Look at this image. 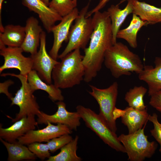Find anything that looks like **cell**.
I'll return each instance as SVG.
<instances>
[{
    "label": "cell",
    "mask_w": 161,
    "mask_h": 161,
    "mask_svg": "<svg viewBox=\"0 0 161 161\" xmlns=\"http://www.w3.org/2000/svg\"><path fill=\"white\" fill-rule=\"evenodd\" d=\"M93 31L90 43L84 50L82 62L83 80L91 81L101 69L106 50L113 45L111 21L107 11L95 12L92 17Z\"/></svg>",
    "instance_id": "6da1fadb"
},
{
    "label": "cell",
    "mask_w": 161,
    "mask_h": 161,
    "mask_svg": "<svg viewBox=\"0 0 161 161\" xmlns=\"http://www.w3.org/2000/svg\"><path fill=\"white\" fill-rule=\"evenodd\" d=\"M103 63L116 78L123 75H130L133 72L138 75L144 67L138 55L120 42H117L106 50Z\"/></svg>",
    "instance_id": "7a4b0ae2"
},
{
    "label": "cell",
    "mask_w": 161,
    "mask_h": 161,
    "mask_svg": "<svg viewBox=\"0 0 161 161\" xmlns=\"http://www.w3.org/2000/svg\"><path fill=\"white\" fill-rule=\"evenodd\" d=\"M83 58L80 49H77L61 59L52 72L54 84L62 89L72 88L79 84L83 80L85 74Z\"/></svg>",
    "instance_id": "3957f363"
},
{
    "label": "cell",
    "mask_w": 161,
    "mask_h": 161,
    "mask_svg": "<svg viewBox=\"0 0 161 161\" xmlns=\"http://www.w3.org/2000/svg\"><path fill=\"white\" fill-rule=\"evenodd\" d=\"M76 109L86 126L94 131L104 143L116 151L126 153L116 133L111 130L99 114L81 105L77 106Z\"/></svg>",
    "instance_id": "277c9868"
},
{
    "label": "cell",
    "mask_w": 161,
    "mask_h": 161,
    "mask_svg": "<svg viewBox=\"0 0 161 161\" xmlns=\"http://www.w3.org/2000/svg\"><path fill=\"white\" fill-rule=\"evenodd\" d=\"M144 127L134 132L128 134H121L118 138L127 153L130 161H143L151 158L155 153L157 144L150 142L144 134Z\"/></svg>",
    "instance_id": "5b68a950"
},
{
    "label": "cell",
    "mask_w": 161,
    "mask_h": 161,
    "mask_svg": "<svg viewBox=\"0 0 161 161\" xmlns=\"http://www.w3.org/2000/svg\"><path fill=\"white\" fill-rule=\"evenodd\" d=\"M89 5L82 9L75 20L69 32L68 43L64 50L58 55L61 59L67 54L77 49H84L93 31L92 18L86 17Z\"/></svg>",
    "instance_id": "8992f818"
},
{
    "label": "cell",
    "mask_w": 161,
    "mask_h": 161,
    "mask_svg": "<svg viewBox=\"0 0 161 161\" xmlns=\"http://www.w3.org/2000/svg\"><path fill=\"white\" fill-rule=\"evenodd\" d=\"M11 76L18 78L21 83V86L17 90L14 97L10 100L11 106L16 105L19 108V112L15 117L12 119V122H14L25 117L30 115H37L40 113L39 106L36 98L33 95L28 82L27 77L19 74L12 73L2 74L1 76Z\"/></svg>",
    "instance_id": "52a82bcc"
},
{
    "label": "cell",
    "mask_w": 161,
    "mask_h": 161,
    "mask_svg": "<svg viewBox=\"0 0 161 161\" xmlns=\"http://www.w3.org/2000/svg\"><path fill=\"white\" fill-rule=\"evenodd\" d=\"M89 86L92 90L88 92L98 103L99 114L111 130L116 133L117 127L113 113L116 108L118 95L117 82H114L108 87L104 89H99L90 85Z\"/></svg>",
    "instance_id": "ba28073f"
},
{
    "label": "cell",
    "mask_w": 161,
    "mask_h": 161,
    "mask_svg": "<svg viewBox=\"0 0 161 161\" xmlns=\"http://www.w3.org/2000/svg\"><path fill=\"white\" fill-rule=\"evenodd\" d=\"M0 49V55L4 60L3 65L0 67V73L5 69L14 68L18 69L21 75L27 77L32 69L33 63L31 57L24 56L21 47H6L1 42Z\"/></svg>",
    "instance_id": "9c48e42d"
},
{
    "label": "cell",
    "mask_w": 161,
    "mask_h": 161,
    "mask_svg": "<svg viewBox=\"0 0 161 161\" xmlns=\"http://www.w3.org/2000/svg\"><path fill=\"white\" fill-rule=\"evenodd\" d=\"M46 36L45 32L43 31L41 35L39 49L30 57L33 63L32 69L35 70L40 77L46 83L51 84L52 70L59 62L48 53L46 49Z\"/></svg>",
    "instance_id": "30bf717a"
},
{
    "label": "cell",
    "mask_w": 161,
    "mask_h": 161,
    "mask_svg": "<svg viewBox=\"0 0 161 161\" xmlns=\"http://www.w3.org/2000/svg\"><path fill=\"white\" fill-rule=\"evenodd\" d=\"M58 109L52 115L47 114L41 111L37 116L38 124H47V122L52 123L61 124L66 125L72 130L76 131L80 125L81 119L77 112H70L66 108V105L63 101H58L56 103Z\"/></svg>",
    "instance_id": "8fae6325"
},
{
    "label": "cell",
    "mask_w": 161,
    "mask_h": 161,
    "mask_svg": "<svg viewBox=\"0 0 161 161\" xmlns=\"http://www.w3.org/2000/svg\"><path fill=\"white\" fill-rule=\"evenodd\" d=\"M46 127L41 129L30 131L24 135L19 137L18 142L24 145L33 143L47 142L55 138L66 134H71L72 131L66 125L58 124L53 125L47 122Z\"/></svg>",
    "instance_id": "7c38bea8"
},
{
    "label": "cell",
    "mask_w": 161,
    "mask_h": 161,
    "mask_svg": "<svg viewBox=\"0 0 161 161\" xmlns=\"http://www.w3.org/2000/svg\"><path fill=\"white\" fill-rule=\"evenodd\" d=\"M79 13L78 9L75 8L70 13L63 17L59 23L52 28L51 32L53 34L54 40L49 54L54 59L57 60L58 58V52L63 42L68 41L71 27Z\"/></svg>",
    "instance_id": "4fadbf2b"
},
{
    "label": "cell",
    "mask_w": 161,
    "mask_h": 161,
    "mask_svg": "<svg viewBox=\"0 0 161 161\" xmlns=\"http://www.w3.org/2000/svg\"><path fill=\"white\" fill-rule=\"evenodd\" d=\"M35 116L31 115L22 117L7 128H3L1 124L0 138L10 143L17 141L19 137L30 131L35 129L38 126Z\"/></svg>",
    "instance_id": "5bb4252c"
},
{
    "label": "cell",
    "mask_w": 161,
    "mask_h": 161,
    "mask_svg": "<svg viewBox=\"0 0 161 161\" xmlns=\"http://www.w3.org/2000/svg\"><path fill=\"white\" fill-rule=\"evenodd\" d=\"M22 4L37 13L48 33L51 32L55 23L61 21L63 17L50 8L41 0H22Z\"/></svg>",
    "instance_id": "9a60e30c"
},
{
    "label": "cell",
    "mask_w": 161,
    "mask_h": 161,
    "mask_svg": "<svg viewBox=\"0 0 161 161\" xmlns=\"http://www.w3.org/2000/svg\"><path fill=\"white\" fill-rule=\"evenodd\" d=\"M24 27L25 37L20 47L23 52L33 55L38 52L41 34L43 31L38 20L33 16L27 19Z\"/></svg>",
    "instance_id": "2e32d148"
},
{
    "label": "cell",
    "mask_w": 161,
    "mask_h": 161,
    "mask_svg": "<svg viewBox=\"0 0 161 161\" xmlns=\"http://www.w3.org/2000/svg\"><path fill=\"white\" fill-rule=\"evenodd\" d=\"M154 62V67L144 66L143 70L138 75L139 79L147 84L150 96L161 89V58L156 57Z\"/></svg>",
    "instance_id": "e0dca14e"
},
{
    "label": "cell",
    "mask_w": 161,
    "mask_h": 161,
    "mask_svg": "<svg viewBox=\"0 0 161 161\" xmlns=\"http://www.w3.org/2000/svg\"><path fill=\"white\" fill-rule=\"evenodd\" d=\"M149 116L147 108L139 110L128 106L123 110L121 116L122 123L128 128L129 134H132L142 128Z\"/></svg>",
    "instance_id": "ac0fdd59"
},
{
    "label": "cell",
    "mask_w": 161,
    "mask_h": 161,
    "mask_svg": "<svg viewBox=\"0 0 161 161\" xmlns=\"http://www.w3.org/2000/svg\"><path fill=\"white\" fill-rule=\"evenodd\" d=\"M27 78L31 89L33 92L38 89L43 90L48 94L49 97L53 102L64 100V97L60 88L54 84H48L44 82L35 70H31Z\"/></svg>",
    "instance_id": "d6986e66"
},
{
    "label": "cell",
    "mask_w": 161,
    "mask_h": 161,
    "mask_svg": "<svg viewBox=\"0 0 161 161\" xmlns=\"http://www.w3.org/2000/svg\"><path fill=\"white\" fill-rule=\"evenodd\" d=\"M127 1V4L123 9H120L119 4L112 5L107 11L111 21L113 45L117 42V34L120 27L127 16L133 12L132 0Z\"/></svg>",
    "instance_id": "ffe728a7"
},
{
    "label": "cell",
    "mask_w": 161,
    "mask_h": 161,
    "mask_svg": "<svg viewBox=\"0 0 161 161\" xmlns=\"http://www.w3.org/2000/svg\"><path fill=\"white\" fill-rule=\"evenodd\" d=\"M133 12L148 24L161 23V8L138 0H132Z\"/></svg>",
    "instance_id": "44dd1931"
},
{
    "label": "cell",
    "mask_w": 161,
    "mask_h": 161,
    "mask_svg": "<svg viewBox=\"0 0 161 161\" xmlns=\"http://www.w3.org/2000/svg\"><path fill=\"white\" fill-rule=\"evenodd\" d=\"M24 27L20 25L8 24L0 32V42L7 47H20L24 39Z\"/></svg>",
    "instance_id": "7402d4cb"
},
{
    "label": "cell",
    "mask_w": 161,
    "mask_h": 161,
    "mask_svg": "<svg viewBox=\"0 0 161 161\" xmlns=\"http://www.w3.org/2000/svg\"><path fill=\"white\" fill-rule=\"evenodd\" d=\"M147 24L146 21L142 20L138 16L133 13L132 18L129 26L118 31L117 38L124 39L131 47L135 48L137 46V33L143 26Z\"/></svg>",
    "instance_id": "603a6c76"
},
{
    "label": "cell",
    "mask_w": 161,
    "mask_h": 161,
    "mask_svg": "<svg viewBox=\"0 0 161 161\" xmlns=\"http://www.w3.org/2000/svg\"><path fill=\"white\" fill-rule=\"evenodd\" d=\"M0 141L6 147L8 154V161L35 160L36 156L25 145L18 141L10 143L0 138Z\"/></svg>",
    "instance_id": "cb8c5ba5"
},
{
    "label": "cell",
    "mask_w": 161,
    "mask_h": 161,
    "mask_svg": "<svg viewBox=\"0 0 161 161\" xmlns=\"http://www.w3.org/2000/svg\"><path fill=\"white\" fill-rule=\"evenodd\" d=\"M78 136L76 135L70 142L60 148L58 154L51 156L47 161H81V158L77 154Z\"/></svg>",
    "instance_id": "d4e9b609"
},
{
    "label": "cell",
    "mask_w": 161,
    "mask_h": 161,
    "mask_svg": "<svg viewBox=\"0 0 161 161\" xmlns=\"http://www.w3.org/2000/svg\"><path fill=\"white\" fill-rule=\"evenodd\" d=\"M147 91V89L142 86H135L126 92L125 100L129 106L139 110H145L147 108L143 97Z\"/></svg>",
    "instance_id": "484cf974"
},
{
    "label": "cell",
    "mask_w": 161,
    "mask_h": 161,
    "mask_svg": "<svg viewBox=\"0 0 161 161\" xmlns=\"http://www.w3.org/2000/svg\"><path fill=\"white\" fill-rule=\"evenodd\" d=\"M77 0H52L49 7L62 17L71 13L76 7Z\"/></svg>",
    "instance_id": "4316f807"
},
{
    "label": "cell",
    "mask_w": 161,
    "mask_h": 161,
    "mask_svg": "<svg viewBox=\"0 0 161 161\" xmlns=\"http://www.w3.org/2000/svg\"><path fill=\"white\" fill-rule=\"evenodd\" d=\"M28 145L30 151L42 160L48 158L51 156L49 148L47 143L35 142Z\"/></svg>",
    "instance_id": "83f0119b"
},
{
    "label": "cell",
    "mask_w": 161,
    "mask_h": 161,
    "mask_svg": "<svg viewBox=\"0 0 161 161\" xmlns=\"http://www.w3.org/2000/svg\"><path fill=\"white\" fill-rule=\"evenodd\" d=\"M69 134H66L53 138L47 142L49 150L53 153L70 142L72 140Z\"/></svg>",
    "instance_id": "f1b7e54d"
},
{
    "label": "cell",
    "mask_w": 161,
    "mask_h": 161,
    "mask_svg": "<svg viewBox=\"0 0 161 161\" xmlns=\"http://www.w3.org/2000/svg\"><path fill=\"white\" fill-rule=\"evenodd\" d=\"M148 120L152 122L154 128L150 130V132L152 136L159 143L160 145L159 151L161 153V127L160 123L158 119V115L156 113L152 115H149Z\"/></svg>",
    "instance_id": "f546056e"
},
{
    "label": "cell",
    "mask_w": 161,
    "mask_h": 161,
    "mask_svg": "<svg viewBox=\"0 0 161 161\" xmlns=\"http://www.w3.org/2000/svg\"><path fill=\"white\" fill-rule=\"evenodd\" d=\"M149 104L161 113V89L150 96Z\"/></svg>",
    "instance_id": "4dcf8cb0"
},
{
    "label": "cell",
    "mask_w": 161,
    "mask_h": 161,
    "mask_svg": "<svg viewBox=\"0 0 161 161\" xmlns=\"http://www.w3.org/2000/svg\"><path fill=\"white\" fill-rule=\"evenodd\" d=\"M13 83V82L10 80H6L3 83H0V93L5 94L8 98L10 99L13 96L12 94L9 92L8 89L9 86Z\"/></svg>",
    "instance_id": "1f68e13d"
},
{
    "label": "cell",
    "mask_w": 161,
    "mask_h": 161,
    "mask_svg": "<svg viewBox=\"0 0 161 161\" xmlns=\"http://www.w3.org/2000/svg\"><path fill=\"white\" fill-rule=\"evenodd\" d=\"M109 0H101L98 5L91 10L88 12L86 15V17H91V16L95 12L99 11L105 5Z\"/></svg>",
    "instance_id": "d6a6232c"
},
{
    "label": "cell",
    "mask_w": 161,
    "mask_h": 161,
    "mask_svg": "<svg viewBox=\"0 0 161 161\" xmlns=\"http://www.w3.org/2000/svg\"><path fill=\"white\" fill-rule=\"evenodd\" d=\"M4 0H0V21H1V13L3 3Z\"/></svg>",
    "instance_id": "836d02e7"
},
{
    "label": "cell",
    "mask_w": 161,
    "mask_h": 161,
    "mask_svg": "<svg viewBox=\"0 0 161 161\" xmlns=\"http://www.w3.org/2000/svg\"><path fill=\"white\" fill-rule=\"evenodd\" d=\"M44 2L47 5L49 6V0H41Z\"/></svg>",
    "instance_id": "e575fe53"
},
{
    "label": "cell",
    "mask_w": 161,
    "mask_h": 161,
    "mask_svg": "<svg viewBox=\"0 0 161 161\" xmlns=\"http://www.w3.org/2000/svg\"><path fill=\"white\" fill-rule=\"evenodd\" d=\"M126 0H121L120 1V3L119 4H121V3H123V2H124V1H125Z\"/></svg>",
    "instance_id": "d590c367"
},
{
    "label": "cell",
    "mask_w": 161,
    "mask_h": 161,
    "mask_svg": "<svg viewBox=\"0 0 161 161\" xmlns=\"http://www.w3.org/2000/svg\"><path fill=\"white\" fill-rule=\"evenodd\" d=\"M160 126H161V123H160Z\"/></svg>",
    "instance_id": "8d00e7d4"
}]
</instances>
